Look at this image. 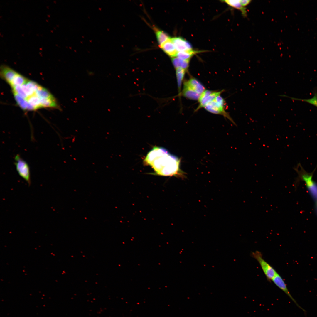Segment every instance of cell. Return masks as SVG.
<instances>
[{"label": "cell", "mask_w": 317, "mask_h": 317, "mask_svg": "<svg viewBox=\"0 0 317 317\" xmlns=\"http://www.w3.org/2000/svg\"><path fill=\"white\" fill-rule=\"evenodd\" d=\"M18 73L8 66L5 65L1 66V77L9 85Z\"/></svg>", "instance_id": "ba28073f"}, {"label": "cell", "mask_w": 317, "mask_h": 317, "mask_svg": "<svg viewBox=\"0 0 317 317\" xmlns=\"http://www.w3.org/2000/svg\"><path fill=\"white\" fill-rule=\"evenodd\" d=\"M313 173H308L302 169L299 171V178L304 181L311 195L314 200L317 213V183L312 179Z\"/></svg>", "instance_id": "7a4b0ae2"}, {"label": "cell", "mask_w": 317, "mask_h": 317, "mask_svg": "<svg viewBox=\"0 0 317 317\" xmlns=\"http://www.w3.org/2000/svg\"><path fill=\"white\" fill-rule=\"evenodd\" d=\"M156 34L158 41L160 46L170 38L167 33L163 31L156 29Z\"/></svg>", "instance_id": "d6986e66"}, {"label": "cell", "mask_w": 317, "mask_h": 317, "mask_svg": "<svg viewBox=\"0 0 317 317\" xmlns=\"http://www.w3.org/2000/svg\"><path fill=\"white\" fill-rule=\"evenodd\" d=\"M187 81L190 87L200 95L205 90L203 85L195 78H191Z\"/></svg>", "instance_id": "5bb4252c"}, {"label": "cell", "mask_w": 317, "mask_h": 317, "mask_svg": "<svg viewBox=\"0 0 317 317\" xmlns=\"http://www.w3.org/2000/svg\"><path fill=\"white\" fill-rule=\"evenodd\" d=\"M171 40L178 52L193 50L190 43L182 38L173 37Z\"/></svg>", "instance_id": "8992f818"}, {"label": "cell", "mask_w": 317, "mask_h": 317, "mask_svg": "<svg viewBox=\"0 0 317 317\" xmlns=\"http://www.w3.org/2000/svg\"><path fill=\"white\" fill-rule=\"evenodd\" d=\"M26 100L29 104L34 107L35 110L42 108L40 99L36 95L35 93L34 95L28 97Z\"/></svg>", "instance_id": "ac0fdd59"}, {"label": "cell", "mask_w": 317, "mask_h": 317, "mask_svg": "<svg viewBox=\"0 0 317 317\" xmlns=\"http://www.w3.org/2000/svg\"><path fill=\"white\" fill-rule=\"evenodd\" d=\"M13 92L17 104L22 109L28 111L35 110L34 107L30 104L26 100L20 97L14 91H13Z\"/></svg>", "instance_id": "8fae6325"}, {"label": "cell", "mask_w": 317, "mask_h": 317, "mask_svg": "<svg viewBox=\"0 0 317 317\" xmlns=\"http://www.w3.org/2000/svg\"><path fill=\"white\" fill-rule=\"evenodd\" d=\"M186 70L182 68L176 69V74L178 87L179 91L180 90L182 83L184 77Z\"/></svg>", "instance_id": "7402d4cb"}, {"label": "cell", "mask_w": 317, "mask_h": 317, "mask_svg": "<svg viewBox=\"0 0 317 317\" xmlns=\"http://www.w3.org/2000/svg\"><path fill=\"white\" fill-rule=\"evenodd\" d=\"M251 256L258 262L268 280L271 281L278 273L271 266L264 260L260 252L256 251L252 252Z\"/></svg>", "instance_id": "3957f363"}, {"label": "cell", "mask_w": 317, "mask_h": 317, "mask_svg": "<svg viewBox=\"0 0 317 317\" xmlns=\"http://www.w3.org/2000/svg\"><path fill=\"white\" fill-rule=\"evenodd\" d=\"M198 52L193 50L178 52L176 56L179 58L185 60H190L192 57Z\"/></svg>", "instance_id": "44dd1931"}, {"label": "cell", "mask_w": 317, "mask_h": 317, "mask_svg": "<svg viewBox=\"0 0 317 317\" xmlns=\"http://www.w3.org/2000/svg\"><path fill=\"white\" fill-rule=\"evenodd\" d=\"M292 99L305 102L317 107V94L316 93L313 97L308 99H301L291 98Z\"/></svg>", "instance_id": "603a6c76"}, {"label": "cell", "mask_w": 317, "mask_h": 317, "mask_svg": "<svg viewBox=\"0 0 317 317\" xmlns=\"http://www.w3.org/2000/svg\"><path fill=\"white\" fill-rule=\"evenodd\" d=\"M14 159V163L17 171L19 175L26 181L30 186L31 184V180L28 164L19 154H16Z\"/></svg>", "instance_id": "277c9868"}, {"label": "cell", "mask_w": 317, "mask_h": 317, "mask_svg": "<svg viewBox=\"0 0 317 317\" xmlns=\"http://www.w3.org/2000/svg\"><path fill=\"white\" fill-rule=\"evenodd\" d=\"M35 94L40 99L47 98L53 96L47 89L41 86L36 91Z\"/></svg>", "instance_id": "ffe728a7"}, {"label": "cell", "mask_w": 317, "mask_h": 317, "mask_svg": "<svg viewBox=\"0 0 317 317\" xmlns=\"http://www.w3.org/2000/svg\"><path fill=\"white\" fill-rule=\"evenodd\" d=\"M204 107L210 112L223 115L228 118L234 125H236L233 120L225 110V107L220 104L215 99L206 104Z\"/></svg>", "instance_id": "5b68a950"}, {"label": "cell", "mask_w": 317, "mask_h": 317, "mask_svg": "<svg viewBox=\"0 0 317 317\" xmlns=\"http://www.w3.org/2000/svg\"><path fill=\"white\" fill-rule=\"evenodd\" d=\"M212 91L205 90L200 95L198 99L199 103L201 102L208 96L210 95L213 92Z\"/></svg>", "instance_id": "d4e9b609"}, {"label": "cell", "mask_w": 317, "mask_h": 317, "mask_svg": "<svg viewBox=\"0 0 317 317\" xmlns=\"http://www.w3.org/2000/svg\"><path fill=\"white\" fill-rule=\"evenodd\" d=\"M159 47L167 55L172 58L176 57L178 52L171 38L159 46Z\"/></svg>", "instance_id": "9c48e42d"}, {"label": "cell", "mask_w": 317, "mask_h": 317, "mask_svg": "<svg viewBox=\"0 0 317 317\" xmlns=\"http://www.w3.org/2000/svg\"><path fill=\"white\" fill-rule=\"evenodd\" d=\"M223 1L230 6L240 11L242 16L244 17L247 16V11L246 8L242 5L240 0H226Z\"/></svg>", "instance_id": "7c38bea8"}, {"label": "cell", "mask_w": 317, "mask_h": 317, "mask_svg": "<svg viewBox=\"0 0 317 317\" xmlns=\"http://www.w3.org/2000/svg\"><path fill=\"white\" fill-rule=\"evenodd\" d=\"M42 107H49L60 109L56 99L53 96L47 98L40 99Z\"/></svg>", "instance_id": "4fadbf2b"}, {"label": "cell", "mask_w": 317, "mask_h": 317, "mask_svg": "<svg viewBox=\"0 0 317 317\" xmlns=\"http://www.w3.org/2000/svg\"><path fill=\"white\" fill-rule=\"evenodd\" d=\"M222 92L223 90L217 92L213 91L210 95L199 103L196 111L201 108L204 107L206 104L214 100L216 97L220 95Z\"/></svg>", "instance_id": "9a60e30c"}, {"label": "cell", "mask_w": 317, "mask_h": 317, "mask_svg": "<svg viewBox=\"0 0 317 317\" xmlns=\"http://www.w3.org/2000/svg\"><path fill=\"white\" fill-rule=\"evenodd\" d=\"M182 94L183 96L188 99L195 100H198L200 95L190 87L187 81L184 83Z\"/></svg>", "instance_id": "30bf717a"}, {"label": "cell", "mask_w": 317, "mask_h": 317, "mask_svg": "<svg viewBox=\"0 0 317 317\" xmlns=\"http://www.w3.org/2000/svg\"><path fill=\"white\" fill-rule=\"evenodd\" d=\"M171 60L176 69L180 68L186 70L189 66L190 60H183L177 57L172 58Z\"/></svg>", "instance_id": "2e32d148"}, {"label": "cell", "mask_w": 317, "mask_h": 317, "mask_svg": "<svg viewBox=\"0 0 317 317\" xmlns=\"http://www.w3.org/2000/svg\"><path fill=\"white\" fill-rule=\"evenodd\" d=\"M28 80L26 78L18 73L10 85L12 88L16 86H21L25 84Z\"/></svg>", "instance_id": "e0dca14e"}, {"label": "cell", "mask_w": 317, "mask_h": 317, "mask_svg": "<svg viewBox=\"0 0 317 317\" xmlns=\"http://www.w3.org/2000/svg\"><path fill=\"white\" fill-rule=\"evenodd\" d=\"M144 163L150 166L155 175L161 176L186 177L185 173L180 168V160L171 154L165 149L154 146L147 154Z\"/></svg>", "instance_id": "6da1fadb"}, {"label": "cell", "mask_w": 317, "mask_h": 317, "mask_svg": "<svg viewBox=\"0 0 317 317\" xmlns=\"http://www.w3.org/2000/svg\"><path fill=\"white\" fill-rule=\"evenodd\" d=\"M250 0H240V3L244 7L248 5L251 2Z\"/></svg>", "instance_id": "484cf974"}, {"label": "cell", "mask_w": 317, "mask_h": 317, "mask_svg": "<svg viewBox=\"0 0 317 317\" xmlns=\"http://www.w3.org/2000/svg\"><path fill=\"white\" fill-rule=\"evenodd\" d=\"M25 84L28 88L34 93L36 92L40 86L37 83L29 80Z\"/></svg>", "instance_id": "cb8c5ba5"}, {"label": "cell", "mask_w": 317, "mask_h": 317, "mask_svg": "<svg viewBox=\"0 0 317 317\" xmlns=\"http://www.w3.org/2000/svg\"><path fill=\"white\" fill-rule=\"evenodd\" d=\"M272 281L280 289L284 291L289 297L300 308L304 311L298 304L296 301L292 297L290 294L284 281L278 273H277L275 276L273 278Z\"/></svg>", "instance_id": "52a82bcc"}]
</instances>
